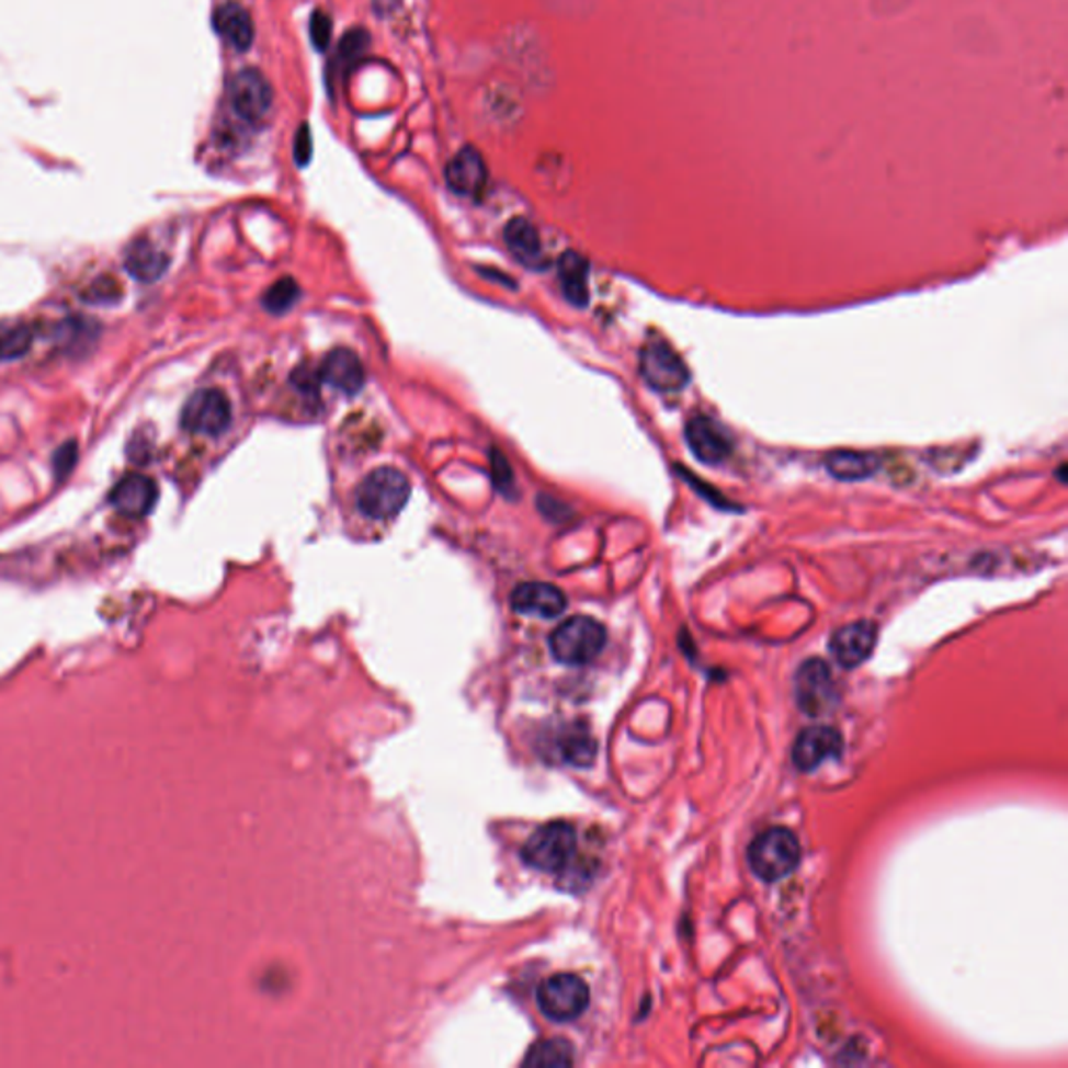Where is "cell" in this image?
Segmentation results:
<instances>
[{"label":"cell","mask_w":1068,"mask_h":1068,"mask_svg":"<svg viewBox=\"0 0 1068 1068\" xmlns=\"http://www.w3.org/2000/svg\"><path fill=\"white\" fill-rule=\"evenodd\" d=\"M802 860V848L797 837L783 829L772 827L758 834L749 845V866L753 875L766 883L789 876Z\"/></svg>","instance_id":"1"},{"label":"cell","mask_w":1068,"mask_h":1068,"mask_svg":"<svg viewBox=\"0 0 1068 1068\" xmlns=\"http://www.w3.org/2000/svg\"><path fill=\"white\" fill-rule=\"evenodd\" d=\"M607 641L605 626L589 616H575L561 622L549 637V647L557 662L566 666L591 663Z\"/></svg>","instance_id":"2"},{"label":"cell","mask_w":1068,"mask_h":1068,"mask_svg":"<svg viewBox=\"0 0 1068 1068\" xmlns=\"http://www.w3.org/2000/svg\"><path fill=\"white\" fill-rule=\"evenodd\" d=\"M409 480L395 468H376L355 491L357 510L372 520H388L406 508Z\"/></svg>","instance_id":"3"},{"label":"cell","mask_w":1068,"mask_h":1068,"mask_svg":"<svg viewBox=\"0 0 1068 1068\" xmlns=\"http://www.w3.org/2000/svg\"><path fill=\"white\" fill-rule=\"evenodd\" d=\"M577 852V831L572 825L556 820L536 829L522 848V860L541 873H561Z\"/></svg>","instance_id":"4"},{"label":"cell","mask_w":1068,"mask_h":1068,"mask_svg":"<svg viewBox=\"0 0 1068 1068\" xmlns=\"http://www.w3.org/2000/svg\"><path fill=\"white\" fill-rule=\"evenodd\" d=\"M536 1002L547 1019L556 1023H568L587 1010L589 987L577 975L559 973L541 984L536 991Z\"/></svg>","instance_id":"5"},{"label":"cell","mask_w":1068,"mask_h":1068,"mask_svg":"<svg viewBox=\"0 0 1068 1068\" xmlns=\"http://www.w3.org/2000/svg\"><path fill=\"white\" fill-rule=\"evenodd\" d=\"M182 428L203 434V436H219L224 434L230 422H232V406L230 399L217 390V388H205L196 390L193 397L182 407Z\"/></svg>","instance_id":"6"},{"label":"cell","mask_w":1068,"mask_h":1068,"mask_svg":"<svg viewBox=\"0 0 1068 1068\" xmlns=\"http://www.w3.org/2000/svg\"><path fill=\"white\" fill-rule=\"evenodd\" d=\"M645 383L660 393H679L689 383V370L679 353L666 342H647L641 351Z\"/></svg>","instance_id":"7"},{"label":"cell","mask_w":1068,"mask_h":1068,"mask_svg":"<svg viewBox=\"0 0 1068 1068\" xmlns=\"http://www.w3.org/2000/svg\"><path fill=\"white\" fill-rule=\"evenodd\" d=\"M228 96L236 115L247 122H261L274 101L272 86L257 69L238 71L228 86Z\"/></svg>","instance_id":"8"},{"label":"cell","mask_w":1068,"mask_h":1068,"mask_svg":"<svg viewBox=\"0 0 1068 1068\" xmlns=\"http://www.w3.org/2000/svg\"><path fill=\"white\" fill-rule=\"evenodd\" d=\"M833 677L829 666L822 660H808L799 666L797 679H795V693H797V704L810 714L818 716L827 712L834 702Z\"/></svg>","instance_id":"9"},{"label":"cell","mask_w":1068,"mask_h":1068,"mask_svg":"<svg viewBox=\"0 0 1068 1068\" xmlns=\"http://www.w3.org/2000/svg\"><path fill=\"white\" fill-rule=\"evenodd\" d=\"M684 436H686L689 450L693 451V455L707 466L723 464L732 451V443H730L727 430L707 416L691 418L684 428Z\"/></svg>","instance_id":"10"},{"label":"cell","mask_w":1068,"mask_h":1068,"mask_svg":"<svg viewBox=\"0 0 1068 1068\" xmlns=\"http://www.w3.org/2000/svg\"><path fill=\"white\" fill-rule=\"evenodd\" d=\"M510 603L518 614L552 620L564 614L568 599L552 582H522L513 589Z\"/></svg>","instance_id":"11"},{"label":"cell","mask_w":1068,"mask_h":1068,"mask_svg":"<svg viewBox=\"0 0 1068 1068\" xmlns=\"http://www.w3.org/2000/svg\"><path fill=\"white\" fill-rule=\"evenodd\" d=\"M159 499L157 482L145 474H128L124 476L109 495L111 505L128 518H145L152 512Z\"/></svg>","instance_id":"12"},{"label":"cell","mask_w":1068,"mask_h":1068,"mask_svg":"<svg viewBox=\"0 0 1068 1068\" xmlns=\"http://www.w3.org/2000/svg\"><path fill=\"white\" fill-rule=\"evenodd\" d=\"M843 751L841 735L831 727H810L799 732L793 746V762L804 772L818 769L829 758H837Z\"/></svg>","instance_id":"13"},{"label":"cell","mask_w":1068,"mask_h":1068,"mask_svg":"<svg viewBox=\"0 0 1068 1068\" xmlns=\"http://www.w3.org/2000/svg\"><path fill=\"white\" fill-rule=\"evenodd\" d=\"M875 645V624L868 620H860L834 633L831 639V654L839 666L855 668L873 654Z\"/></svg>","instance_id":"14"},{"label":"cell","mask_w":1068,"mask_h":1068,"mask_svg":"<svg viewBox=\"0 0 1068 1068\" xmlns=\"http://www.w3.org/2000/svg\"><path fill=\"white\" fill-rule=\"evenodd\" d=\"M320 378L344 395H357L365 385L364 364L351 349L339 346L323 357Z\"/></svg>","instance_id":"15"},{"label":"cell","mask_w":1068,"mask_h":1068,"mask_svg":"<svg viewBox=\"0 0 1068 1068\" xmlns=\"http://www.w3.org/2000/svg\"><path fill=\"white\" fill-rule=\"evenodd\" d=\"M445 178L453 193L478 196L487 186V163L478 150L468 147L451 159Z\"/></svg>","instance_id":"16"},{"label":"cell","mask_w":1068,"mask_h":1068,"mask_svg":"<svg viewBox=\"0 0 1068 1068\" xmlns=\"http://www.w3.org/2000/svg\"><path fill=\"white\" fill-rule=\"evenodd\" d=\"M505 245L522 265L529 268H543V242L538 230L524 217H513L512 221L505 226Z\"/></svg>","instance_id":"17"},{"label":"cell","mask_w":1068,"mask_h":1068,"mask_svg":"<svg viewBox=\"0 0 1068 1068\" xmlns=\"http://www.w3.org/2000/svg\"><path fill=\"white\" fill-rule=\"evenodd\" d=\"M214 25L217 34L236 50H247L255 38L251 15L236 2H226L215 11Z\"/></svg>","instance_id":"18"},{"label":"cell","mask_w":1068,"mask_h":1068,"mask_svg":"<svg viewBox=\"0 0 1068 1068\" xmlns=\"http://www.w3.org/2000/svg\"><path fill=\"white\" fill-rule=\"evenodd\" d=\"M559 284L564 297L570 300L575 307H587L589 305V263L582 255L575 251H566L559 263Z\"/></svg>","instance_id":"19"},{"label":"cell","mask_w":1068,"mask_h":1068,"mask_svg":"<svg viewBox=\"0 0 1068 1068\" xmlns=\"http://www.w3.org/2000/svg\"><path fill=\"white\" fill-rule=\"evenodd\" d=\"M168 257L147 240L134 242L126 253V270L140 282H155L168 270Z\"/></svg>","instance_id":"20"},{"label":"cell","mask_w":1068,"mask_h":1068,"mask_svg":"<svg viewBox=\"0 0 1068 1068\" xmlns=\"http://www.w3.org/2000/svg\"><path fill=\"white\" fill-rule=\"evenodd\" d=\"M827 470L839 480H864L878 470V459L860 451H837L827 457Z\"/></svg>","instance_id":"21"},{"label":"cell","mask_w":1068,"mask_h":1068,"mask_svg":"<svg viewBox=\"0 0 1068 1068\" xmlns=\"http://www.w3.org/2000/svg\"><path fill=\"white\" fill-rule=\"evenodd\" d=\"M572 1065H575V1052L564 1039L538 1042L524 1058V1067L531 1068H559L572 1067Z\"/></svg>","instance_id":"22"},{"label":"cell","mask_w":1068,"mask_h":1068,"mask_svg":"<svg viewBox=\"0 0 1068 1068\" xmlns=\"http://www.w3.org/2000/svg\"><path fill=\"white\" fill-rule=\"evenodd\" d=\"M32 346V330L25 323H0V360H18Z\"/></svg>","instance_id":"23"},{"label":"cell","mask_w":1068,"mask_h":1068,"mask_svg":"<svg viewBox=\"0 0 1068 1068\" xmlns=\"http://www.w3.org/2000/svg\"><path fill=\"white\" fill-rule=\"evenodd\" d=\"M595 741L589 737V732H568L561 746V755L566 762L575 766H589L595 760Z\"/></svg>","instance_id":"24"},{"label":"cell","mask_w":1068,"mask_h":1068,"mask_svg":"<svg viewBox=\"0 0 1068 1068\" xmlns=\"http://www.w3.org/2000/svg\"><path fill=\"white\" fill-rule=\"evenodd\" d=\"M299 284L293 279H282L263 295V307L270 314H284L299 300Z\"/></svg>","instance_id":"25"},{"label":"cell","mask_w":1068,"mask_h":1068,"mask_svg":"<svg viewBox=\"0 0 1068 1068\" xmlns=\"http://www.w3.org/2000/svg\"><path fill=\"white\" fill-rule=\"evenodd\" d=\"M370 46V36L365 30H349L339 46V57L344 65H353L362 59Z\"/></svg>","instance_id":"26"},{"label":"cell","mask_w":1068,"mask_h":1068,"mask_svg":"<svg viewBox=\"0 0 1068 1068\" xmlns=\"http://www.w3.org/2000/svg\"><path fill=\"white\" fill-rule=\"evenodd\" d=\"M76 464H78V445L73 441H69V443H65L64 447L55 451V455H53V470H55L57 480L67 478L76 468Z\"/></svg>","instance_id":"27"},{"label":"cell","mask_w":1068,"mask_h":1068,"mask_svg":"<svg viewBox=\"0 0 1068 1068\" xmlns=\"http://www.w3.org/2000/svg\"><path fill=\"white\" fill-rule=\"evenodd\" d=\"M491 474H492V485L505 495H510L513 487V474L510 464L505 462V457L499 453L497 450L491 451Z\"/></svg>","instance_id":"28"},{"label":"cell","mask_w":1068,"mask_h":1068,"mask_svg":"<svg viewBox=\"0 0 1068 1068\" xmlns=\"http://www.w3.org/2000/svg\"><path fill=\"white\" fill-rule=\"evenodd\" d=\"M309 32H311V43L318 48V50H326L328 44H330V38H332V22L326 13L321 11H316L314 18H311V25H309Z\"/></svg>","instance_id":"29"},{"label":"cell","mask_w":1068,"mask_h":1068,"mask_svg":"<svg viewBox=\"0 0 1068 1068\" xmlns=\"http://www.w3.org/2000/svg\"><path fill=\"white\" fill-rule=\"evenodd\" d=\"M295 157H297L299 166L309 163V159H311V132L307 126H303L297 138H295Z\"/></svg>","instance_id":"30"}]
</instances>
